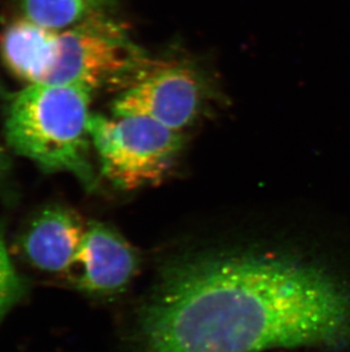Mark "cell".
<instances>
[{
	"label": "cell",
	"instance_id": "2",
	"mask_svg": "<svg viewBox=\"0 0 350 352\" xmlns=\"http://www.w3.org/2000/svg\"><path fill=\"white\" fill-rule=\"evenodd\" d=\"M93 94L73 85L38 83L10 100L5 138L15 153L46 173H69L86 190L97 187L89 122Z\"/></svg>",
	"mask_w": 350,
	"mask_h": 352
},
{
	"label": "cell",
	"instance_id": "11",
	"mask_svg": "<svg viewBox=\"0 0 350 352\" xmlns=\"http://www.w3.org/2000/svg\"><path fill=\"white\" fill-rule=\"evenodd\" d=\"M10 161L3 147L0 146V178H3L10 170Z\"/></svg>",
	"mask_w": 350,
	"mask_h": 352
},
{
	"label": "cell",
	"instance_id": "1",
	"mask_svg": "<svg viewBox=\"0 0 350 352\" xmlns=\"http://www.w3.org/2000/svg\"><path fill=\"white\" fill-rule=\"evenodd\" d=\"M140 352H263L339 346L350 296L294 254L229 251L170 265L138 320Z\"/></svg>",
	"mask_w": 350,
	"mask_h": 352
},
{
	"label": "cell",
	"instance_id": "7",
	"mask_svg": "<svg viewBox=\"0 0 350 352\" xmlns=\"http://www.w3.org/2000/svg\"><path fill=\"white\" fill-rule=\"evenodd\" d=\"M86 230V223L75 210L53 204L38 211L24 227L19 248L34 270L67 274Z\"/></svg>",
	"mask_w": 350,
	"mask_h": 352
},
{
	"label": "cell",
	"instance_id": "3",
	"mask_svg": "<svg viewBox=\"0 0 350 352\" xmlns=\"http://www.w3.org/2000/svg\"><path fill=\"white\" fill-rule=\"evenodd\" d=\"M90 118L91 143L105 179L121 190L156 186L176 166L182 133L142 116Z\"/></svg>",
	"mask_w": 350,
	"mask_h": 352
},
{
	"label": "cell",
	"instance_id": "9",
	"mask_svg": "<svg viewBox=\"0 0 350 352\" xmlns=\"http://www.w3.org/2000/svg\"><path fill=\"white\" fill-rule=\"evenodd\" d=\"M27 20L55 31L67 30L95 14L105 12L109 0H19Z\"/></svg>",
	"mask_w": 350,
	"mask_h": 352
},
{
	"label": "cell",
	"instance_id": "8",
	"mask_svg": "<svg viewBox=\"0 0 350 352\" xmlns=\"http://www.w3.org/2000/svg\"><path fill=\"white\" fill-rule=\"evenodd\" d=\"M60 32L20 17L0 34V56L7 70L30 85L46 83L56 67Z\"/></svg>",
	"mask_w": 350,
	"mask_h": 352
},
{
	"label": "cell",
	"instance_id": "10",
	"mask_svg": "<svg viewBox=\"0 0 350 352\" xmlns=\"http://www.w3.org/2000/svg\"><path fill=\"white\" fill-rule=\"evenodd\" d=\"M25 292L23 278L15 270L7 251L3 228L0 225V322L16 305Z\"/></svg>",
	"mask_w": 350,
	"mask_h": 352
},
{
	"label": "cell",
	"instance_id": "4",
	"mask_svg": "<svg viewBox=\"0 0 350 352\" xmlns=\"http://www.w3.org/2000/svg\"><path fill=\"white\" fill-rule=\"evenodd\" d=\"M145 60L122 25L100 12L60 32V57L46 83L119 91Z\"/></svg>",
	"mask_w": 350,
	"mask_h": 352
},
{
	"label": "cell",
	"instance_id": "6",
	"mask_svg": "<svg viewBox=\"0 0 350 352\" xmlns=\"http://www.w3.org/2000/svg\"><path fill=\"white\" fill-rule=\"evenodd\" d=\"M139 263L136 249L117 230L90 221L67 275L84 294L112 298L128 289Z\"/></svg>",
	"mask_w": 350,
	"mask_h": 352
},
{
	"label": "cell",
	"instance_id": "5",
	"mask_svg": "<svg viewBox=\"0 0 350 352\" xmlns=\"http://www.w3.org/2000/svg\"><path fill=\"white\" fill-rule=\"evenodd\" d=\"M209 83L191 64L145 60L113 102L115 116L150 118L182 133L194 126L209 107Z\"/></svg>",
	"mask_w": 350,
	"mask_h": 352
}]
</instances>
